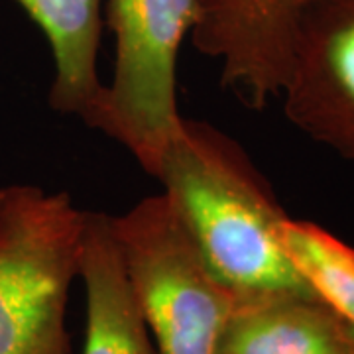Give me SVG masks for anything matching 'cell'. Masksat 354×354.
I'll return each instance as SVG.
<instances>
[{
  "label": "cell",
  "instance_id": "6da1fadb",
  "mask_svg": "<svg viewBox=\"0 0 354 354\" xmlns=\"http://www.w3.org/2000/svg\"><path fill=\"white\" fill-rule=\"evenodd\" d=\"M156 179L236 304L315 295L279 239L290 215L236 140L209 122L181 118Z\"/></svg>",
  "mask_w": 354,
  "mask_h": 354
},
{
  "label": "cell",
  "instance_id": "7a4b0ae2",
  "mask_svg": "<svg viewBox=\"0 0 354 354\" xmlns=\"http://www.w3.org/2000/svg\"><path fill=\"white\" fill-rule=\"evenodd\" d=\"M87 211L67 191L0 187V354H69Z\"/></svg>",
  "mask_w": 354,
  "mask_h": 354
},
{
  "label": "cell",
  "instance_id": "3957f363",
  "mask_svg": "<svg viewBox=\"0 0 354 354\" xmlns=\"http://www.w3.org/2000/svg\"><path fill=\"white\" fill-rule=\"evenodd\" d=\"M111 227L158 354H221L236 301L164 191L111 216Z\"/></svg>",
  "mask_w": 354,
  "mask_h": 354
},
{
  "label": "cell",
  "instance_id": "277c9868",
  "mask_svg": "<svg viewBox=\"0 0 354 354\" xmlns=\"http://www.w3.org/2000/svg\"><path fill=\"white\" fill-rule=\"evenodd\" d=\"M114 36L113 79L88 118L156 177L181 124L177 62L195 24V0H104Z\"/></svg>",
  "mask_w": 354,
  "mask_h": 354
},
{
  "label": "cell",
  "instance_id": "5b68a950",
  "mask_svg": "<svg viewBox=\"0 0 354 354\" xmlns=\"http://www.w3.org/2000/svg\"><path fill=\"white\" fill-rule=\"evenodd\" d=\"M279 97L293 127L354 165V0L305 10Z\"/></svg>",
  "mask_w": 354,
  "mask_h": 354
},
{
  "label": "cell",
  "instance_id": "8992f818",
  "mask_svg": "<svg viewBox=\"0 0 354 354\" xmlns=\"http://www.w3.org/2000/svg\"><path fill=\"white\" fill-rule=\"evenodd\" d=\"M315 0H195L189 38L218 62L221 83L252 111L279 97L295 34Z\"/></svg>",
  "mask_w": 354,
  "mask_h": 354
},
{
  "label": "cell",
  "instance_id": "52a82bcc",
  "mask_svg": "<svg viewBox=\"0 0 354 354\" xmlns=\"http://www.w3.org/2000/svg\"><path fill=\"white\" fill-rule=\"evenodd\" d=\"M79 278L87 297L83 354H158L106 213L87 211Z\"/></svg>",
  "mask_w": 354,
  "mask_h": 354
},
{
  "label": "cell",
  "instance_id": "ba28073f",
  "mask_svg": "<svg viewBox=\"0 0 354 354\" xmlns=\"http://www.w3.org/2000/svg\"><path fill=\"white\" fill-rule=\"evenodd\" d=\"M48 39L53 57L50 106L85 124L102 91L97 73L104 0H16Z\"/></svg>",
  "mask_w": 354,
  "mask_h": 354
},
{
  "label": "cell",
  "instance_id": "9c48e42d",
  "mask_svg": "<svg viewBox=\"0 0 354 354\" xmlns=\"http://www.w3.org/2000/svg\"><path fill=\"white\" fill-rule=\"evenodd\" d=\"M221 354H354L341 319L315 295L234 304Z\"/></svg>",
  "mask_w": 354,
  "mask_h": 354
},
{
  "label": "cell",
  "instance_id": "30bf717a",
  "mask_svg": "<svg viewBox=\"0 0 354 354\" xmlns=\"http://www.w3.org/2000/svg\"><path fill=\"white\" fill-rule=\"evenodd\" d=\"M279 239L307 286L354 330V248L315 223L291 216L279 228Z\"/></svg>",
  "mask_w": 354,
  "mask_h": 354
},
{
  "label": "cell",
  "instance_id": "8fae6325",
  "mask_svg": "<svg viewBox=\"0 0 354 354\" xmlns=\"http://www.w3.org/2000/svg\"><path fill=\"white\" fill-rule=\"evenodd\" d=\"M342 327H344V325H342ZM344 330H346V337H348V341H351V344H353V351H354V330L346 329V327H344Z\"/></svg>",
  "mask_w": 354,
  "mask_h": 354
}]
</instances>
